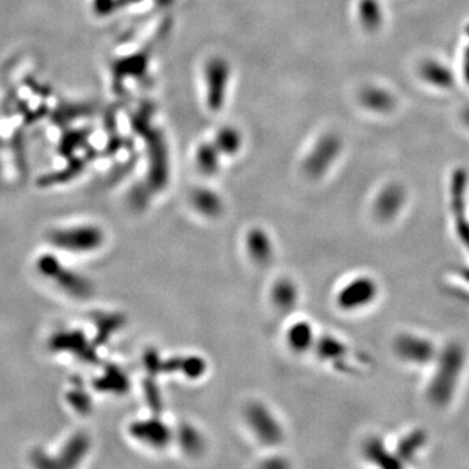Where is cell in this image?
<instances>
[{
    "instance_id": "9a60e30c",
    "label": "cell",
    "mask_w": 469,
    "mask_h": 469,
    "mask_svg": "<svg viewBox=\"0 0 469 469\" xmlns=\"http://www.w3.org/2000/svg\"><path fill=\"white\" fill-rule=\"evenodd\" d=\"M177 439L184 451L192 456L199 455L205 448V442H204L201 433L188 424L180 426L179 433H177Z\"/></svg>"
},
{
    "instance_id": "52a82bcc",
    "label": "cell",
    "mask_w": 469,
    "mask_h": 469,
    "mask_svg": "<svg viewBox=\"0 0 469 469\" xmlns=\"http://www.w3.org/2000/svg\"><path fill=\"white\" fill-rule=\"evenodd\" d=\"M395 352L402 360L416 365L428 364L436 358L433 342L414 334L400 335L395 342Z\"/></svg>"
},
{
    "instance_id": "9c48e42d",
    "label": "cell",
    "mask_w": 469,
    "mask_h": 469,
    "mask_svg": "<svg viewBox=\"0 0 469 469\" xmlns=\"http://www.w3.org/2000/svg\"><path fill=\"white\" fill-rule=\"evenodd\" d=\"M90 450V439L84 433H77L64 445V448L54 459L53 467L72 468L80 465Z\"/></svg>"
},
{
    "instance_id": "44dd1931",
    "label": "cell",
    "mask_w": 469,
    "mask_h": 469,
    "mask_svg": "<svg viewBox=\"0 0 469 469\" xmlns=\"http://www.w3.org/2000/svg\"><path fill=\"white\" fill-rule=\"evenodd\" d=\"M424 439H425V437H424L421 431H414V433L406 437V439H403L399 445V460L404 459V458L411 459L414 453H417V450L421 447Z\"/></svg>"
},
{
    "instance_id": "603a6c76",
    "label": "cell",
    "mask_w": 469,
    "mask_h": 469,
    "mask_svg": "<svg viewBox=\"0 0 469 469\" xmlns=\"http://www.w3.org/2000/svg\"><path fill=\"white\" fill-rule=\"evenodd\" d=\"M145 394L148 397V403L150 406L151 411L155 414H160L162 411V400H160V391L157 386L151 381L145 382Z\"/></svg>"
},
{
    "instance_id": "ffe728a7",
    "label": "cell",
    "mask_w": 469,
    "mask_h": 469,
    "mask_svg": "<svg viewBox=\"0 0 469 469\" xmlns=\"http://www.w3.org/2000/svg\"><path fill=\"white\" fill-rule=\"evenodd\" d=\"M346 346L333 336H322L317 342V353L322 360H338L346 355Z\"/></svg>"
},
{
    "instance_id": "8992f818",
    "label": "cell",
    "mask_w": 469,
    "mask_h": 469,
    "mask_svg": "<svg viewBox=\"0 0 469 469\" xmlns=\"http://www.w3.org/2000/svg\"><path fill=\"white\" fill-rule=\"evenodd\" d=\"M378 294V287L369 277H358L343 287L336 296V302L343 310H358L365 308L374 302Z\"/></svg>"
},
{
    "instance_id": "4fadbf2b",
    "label": "cell",
    "mask_w": 469,
    "mask_h": 469,
    "mask_svg": "<svg viewBox=\"0 0 469 469\" xmlns=\"http://www.w3.org/2000/svg\"><path fill=\"white\" fill-rule=\"evenodd\" d=\"M287 343L291 350L297 353L307 352L311 346H314V331L305 321H299L288 329Z\"/></svg>"
},
{
    "instance_id": "5b68a950",
    "label": "cell",
    "mask_w": 469,
    "mask_h": 469,
    "mask_svg": "<svg viewBox=\"0 0 469 469\" xmlns=\"http://www.w3.org/2000/svg\"><path fill=\"white\" fill-rule=\"evenodd\" d=\"M245 419L257 438L265 445H278L283 439V430L274 414L261 403H252L245 409Z\"/></svg>"
},
{
    "instance_id": "2e32d148",
    "label": "cell",
    "mask_w": 469,
    "mask_h": 469,
    "mask_svg": "<svg viewBox=\"0 0 469 469\" xmlns=\"http://www.w3.org/2000/svg\"><path fill=\"white\" fill-rule=\"evenodd\" d=\"M365 455L369 458V460L373 461L380 467H385V468L402 467L399 459H395L392 455H390L389 451L385 448V446L382 445L381 441H378V439H373L366 443Z\"/></svg>"
},
{
    "instance_id": "5bb4252c",
    "label": "cell",
    "mask_w": 469,
    "mask_h": 469,
    "mask_svg": "<svg viewBox=\"0 0 469 469\" xmlns=\"http://www.w3.org/2000/svg\"><path fill=\"white\" fill-rule=\"evenodd\" d=\"M272 302L278 309L287 311L294 308L297 302V288L294 286V282L288 279H282L279 280L275 286L272 287Z\"/></svg>"
},
{
    "instance_id": "e0dca14e",
    "label": "cell",
    "mask_w": 469,
    "mask_h": 469,
    "mask_svg": "<svg viewBox=\"0 0 469 469\" xmlns=\"http://www.w3.org/2000/svg\"><path fill=\"white\" fill-rule=\"evenodd\" d=\"M400 206H402V196L399 194L398 191L394 189L386 191L382 193L378 199V202L375 205V213L378 218L387 221L397 215Z\"/></svg>"
},
{
    "instance_id": "d6986e66",
    "label": "cell",
    "mask_w": 469,
    "mask_h": 469,
    "mask_svg": "<svg viewBox=\"0 0 469 469\" xmlns=\"http://www.w3.org/2000/svg\"><path fill=\"white\" fill-rule=\"evenodd\" d=\"M123 317L119 314H104L96 321V327H98V336H96V346H99L101 343L106 342L111 333L118 331L120 327L123 326Z\"/></svg>"
},
{
    "instance_id": "277c9868",
    "label": "cell",
    "mask_w": 469,
    "mask_h": 469,
    "mask_svg": "<svg viewBox=\"0 0 469 469\" xmlns=\"http://www.w3.org/2000/svg\"><path fill=\"white\" fill-rule=\"evenodd\" d=\"M48 347L51 352L71 353V356L87 361L96 363V344L90 343L85 333L80 330H62L51 336Z\"/></svg>"
},
{
    "instance_id": "ba28073f",
    "label": "cell",
    "mask_w": 469,
    "mask_h": 469,
    "mask_svg": "<svg viewBox=\"0 0 469 469\" xmlns=\"http://www.w3.org/2000/svg\"><path fill=\"white\" fill-rule=\"evenodd\" d=\"M129 434L136 441L154 448H163L172 439V431L158 417L132 422L129 425Z\"/></svg>"
},
{
    "instance_id": "7c38bea8",
    "label": "cell",
    "mask_w": 469,
    "mask_h": 469,
    "mask_svg": "<svg viewBox=\"0 0 469 469\" xmlns=\"http://www.w3.org/2000/svg\"><path fill=\"white\" fill-rule=\"evenodd\" d=\"M94 387L102 392L123 394L127 392V390L129 389V381L127 374L120 370L118 366H107L102 377H99L94 382Z\"/></svg>"
},
{
    "instance_id": "7402d4cb",
    "label": "cell",
    "mask_w": 469,
    "mask_h": 469,
    "mask_svg": "<svg viewBox=\"0 0 469 469\" xmlns=\"http://www.w3.org/2000/svg\"><path fill=\"white\" fill-rule=\"evenodd\" d=\"M67 400L80 414H88L92 409V399L84 390L72 389L67 394Z\"/></svg>"
},
{
    "instance_id": "3957f363",
    "label": "cell",
    "mask_w": 469,
    "mask_h": 469,
    "mask_svg": "<svg viewBox=\"0 0 469 469\" xmlns=\"http://www.w3.org/2000/svg\"><path fill=\"white\" fill-rule=\"evenodd\" d=\"M37 271L45 279L50 280L62 292L72 299L85 300L93 294V285L87 277L65 266L54 253H43L37 258Z\"/></svg>"
},
{
    "instance_id": "ac0fdd59",
    "label": "cell",
    "mask_w": 469,
    "mask_h": 469,
    "mask_svg": "<svg viewBox=\"0 0 469 469\" xmlns=\"http://www.w3.org/2000/svg\"><path fill=\"white\" fill-rule=\"evenodd\" d=\"M193 204L199 213L207 216H216L222 211V204L213 192L199 191L193 196Z\"/></svg>"
},
{
    "instance_id": "7a4b0ae2",
    "label": "cell",
    "mask_w": 469,
    "mask_h": 469,
    "mask_svg": "<svg viewBox=\"0 0 469 469\" xmlns=\"http://www.w3.org/2000/svg\"><path fill=\"white\" fill-rule=\"evenodd\" d=\"M48 243L55 250L70 255H89L104 247V231L92 223L60 226L48 231Z\"/></svg>"
},
{
    "instance_id": "6da1fadb",
    "label": "cell",
    "mask_w": 469,
    "mask_h": 469,
    "mask_svg": "<svg viewBox=\"0 0 469 469\" xmlns=\"http://www.w3.org/2000/svg\"><path fill=\"white\" fill-rule=\"evenodd\" d=\"M465 364V353L458 344L447 346L437 358V365L429 381L426 395L434 406L443 407L451 402Z\"/></svg>"
},
{
    "instance_id": "30bf717a",
    "label": "cell",
    "mask_w": 469,
    "mask_h": 469,
    "mask_svg": "<svg viewBox=\"0 0 469 469\" xmlns=\"http://www.w3.org/2000/svg\"><path fill=\"white\" fill-rule=\"evenodd\" d=\"M183 373L188 378H199L206 372V363L199 356H185V358H171L162 360L160 373Z\"/></svg>"
},
{
    "instance_id": "8fae6325",
    "label": "cell",
    "mask_w": 469,
    "mask_h": 469,
    "mask_svg": "<svg viewBox=\"0 0 469 469\" xmlns=\"http://www.w3.org/2000/svg\"><path fill=\"white\" fill-rule=\"evenodd\" d=\"M247 250L252 260L257 263H267L272 255V243L263 228L249 231L245 239Z\"/></svg>"
}]
</instances>
